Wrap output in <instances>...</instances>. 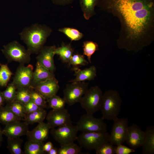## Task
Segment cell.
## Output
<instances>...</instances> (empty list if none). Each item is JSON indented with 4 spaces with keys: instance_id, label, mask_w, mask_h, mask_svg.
<instances>
[{
    "instance_id": "obj_1",
    "label": "cell",
    "mask_w": 154,
    "mask_h": 154,
    "mask_svg": "<svg viewBox=\"0 0 154 154\" xmlns=\"http://www.w3.org/2000/svg\"><path fill=\"white\" fill-rule=\"evenodd\" d=\"M97 6L119 20V49L138 52L154 41V0H99Z\"/></svg>"
},
{
    "instance_id": "obj_2",
    "label": "cell",
    "mask_w": 154,
    "mask_h": 154,
    "mask_svg": "<svg viewBox=\"0 0 154 154\" xmlns=\"http://www.w3.org/2000/svg\"><path fill=\"white\" fill-rule=\"evenodd\" d=\"M52 32L46 25L35 23L24 28L19 35L31 54H37Z\"/></svg>"
},
{
    "instance_id": "obj_3",
    "label": "cell",
    "mask_w": 154,
    "mask_h": 154,
    "mask_svg": "<svg viewBox=\"0 0 154 154\" xmlns=\"http://www.w3.org/2000/svg\"><path fill=\"white\" fill-rule=\"evenodd\" d=\"M122 100L116 90H109L103 94L100 110L104 119H114L117 117L120 110Z\"/></svg>"
},
{
    "instance_id": "obj_4",
    "label": "cell",
    "mask_w": 154,
    "mask_h": 154,
    "mask_svg": "<svg viewBox=\"0 0 154 154\" xmlns=\"http://www.w3.org/2000/svg\"><path fill=\"white\" fill-rule=\"evenodd\" d=\"M1 51L8 62L14 61L25 65L31 60V52L16 40L4 45Z\"/></svg>"
},
{
    "instance_id": "obj_5",
    "label": "cell",
    "mask_w": 154,
    "mask_h": 154,
    "mask_svg": "<svg viewBox=\"0 0 154 154\" xmlns=\"http://www.w3.org/2000/svg\"><path fill=\"white\" fill-rule=\"evenodd\" d=\"M103 94L98 86L88 89L79 102L81 107L87 113L93 115L100 110Z\"/></svg>"
},
{
    "instance_id": "obj_6",
    "label": "cell",
    "mask_w": 154,
    "mask_h": 154,
    "mask_svg": "<svg viewBox=\"0 0 154 154\" xmlns=\"http://www.w3.org/2000/svg\"><path fill=\"white\" fill-rule=\"evenodd\" d=\"M109 134L107 132L82 133L76 140L80 146L88 150H96L108 142Z\"/></svg>"
},
{
    "instance_id": "obj_7",
    "label": "cell",
    "mask_w": 154,
    "mask_h": 154,
    "mask_svg": "<svg viewBox=\"0 0 154 154\" xmlns=\"http://www.w3.org/2000/svg\"><path fill=\"white\" fill-rule=\"evenodd\" d=\"M103 120L102 117L95 118L93 115L86 113L80 117L76 125L82 133L107 132V126Z\"/></svg>"
},
{
    "instance_id": "obj_8",
    "label": "cell",
    "mask_w": 154,
    "mask_h": 154,
    "mask_svg": "<svg viewBox=\"0 0 154 154\" xmlns=\"http://www.w3.org/2000/svg\"><path fill=\"white\" fill-rule=\"evenodd\" d=\"M66 84L63 90V98L69 106L79 103L88 89L89 83L85 81L72 82Z\"/></svg>"
},
{
    "instance_id": "obj_9",
    "label": "cell",
    "mask_w": 154,
    "mask_h": 154,
    "mask_svg": "<svg viewBox=\"0 0 154 154\" xmlns=\"http://www.w3.org/2000/svg\"><path fill=\"white\" fill-rule=\"evenodd\" d=\"M78 130L72 123L51 129L50 133L54 139L61 145L73 143L76 140Z\"/></svg>"
},
{
    "instance_id": "obj_10",
    "label": "cell",
    "mask_w": 154,
    "mask_h": 154,
    "mask_svg": "<svg viewBox=\"0 0 154 154\" xmlns=\"http://www.w3.org/2000/svg\"><path fill=\"white\" fill-rule=\"evenodd\" d=\"M34 67L31 64L27 66L20 64L13 77L12 83L17 90L30 88L33 79Z\"/></svg>"
},
{
    "instance_id": "obj_11",
    "label": "cell",
    "mask_w": 154,
    "mask_h": 154,
    "mask_svg": "<svg viewBox=\"0 0 154 154\" xmlns=\"http://www.w3.org/2000/svg\"><path fill=\"white\" fill-rule=\"evenodd\" d=\"M114 123L110 134H109L108 142L117 145L122 144L125 141L126 133L129 126L128 121L127 118H118L117 117L113 120Z\"/></svg>"
},
{
    "instance_id": "obj_12",
    "label": "cell",
    "mask_w": 154,
    "mask_h": 154,
    "mask_svg": "<svg viewBox=\"0 0 154 154\" xmlns=\"http://www.w3.org/2000/svg\"><path fill=\"white\" fill-rule=\"evenodd\" d=\"M46 118L51 128L72 123L68 110L65 108L51 110L47 114Z\"/></svg>"
},
{
    "instance_id": "obj_13",
    "label": "cell",
    "mask_w": 154,
    "mask_h": 154,
    "mask_svg": "<svg viewBox=\"0 0 154 154\" xmlns=\"http://www.w3.org/2000/svg\"><path fill=\"white\" fill-rule=\"evenodd\" d=\"M145 133L138 126L133 124L128 127L125 141L131 148L136 149L142 146L145 138Z\"/></svg>"
},
{
    "instance_id": "obj_14",
    "label": "cell",
    "mask_w": 154,
    "mask_h": 154,
    "mask_svg": "<svg viewBox=\"0 0 154 154\" xmlns=\"http://www.w3.org/2000/svg\"><path fill=\"white\" fill-rule=\"evenodd\" d=\"M56 48L55 45L44 46L36 57L37 62L52 73L55 70L54 57Z\"/></svg>"
},
{
    "instance_id": "obj_15",
    "label": "cell",
    "mask_w": 154,
    "mask_h": 154,
    "mask_svg": "<svg viewBox=\"0 0 154 154\" xmlns=\"http://www.w3.org/2000/svg\"><path fill=\"white\" fill-rule=\"evenodd\" d=\"M31 87L38 92L46 100L56 95L59 89L58 82L55 77L48 79Z\"/></svg>"
},
{
    "instance_id": "obj_16",
    "label": "cell",
    "mask_w": 154,
    "mask_h": 154,
    "mask_svg": "<svg viewBox=\"0 0 154 154\" xmlns=\"http://www.w3.org/2000/svg\"><path fill=\"white\" fill-rule=\"evenodd\" d=\"M28 125L21 121L12 122L5 125L2 129L3 135L7 137L17 138L27 134Z\"/></svg>"
},
{
    "instance_id": "obj_17",
    "label": "cell",
    "mask_w": 154,
    "mask_h": 154,
    "mask_svg": "<svg viewBox=\"0 0 154 154\" xmlns=\"http://www.w3.org/2000/svg\"><path fill=\"white\" fill-rule=\"evenodd\" d=\"M51 129L47 122H42L38 123L37 126L31 131L29 130L26 135L28 140L44 142L48 138Z\"/></svg>"
},
{
    "instance_id": "obj_18",
    "label": "cell",
    "mask_w": 154,
    "mask_h": 154,
    "mask_svg": "<svg viewBox=\"0 0 154 154\" xmlns=\"http://www.w3.org/2000/svg\"><path fill=\"white\" fill-rule=\"evenodd\" d=\"M74 72V79L70 80L69 82H84L94 80L97 75V70L96 67L92 65L90 67L81 70L77 67L73 69Z\"/></svg>"
},
{
    "instance_id": "obj_19",
    "label": "cell",
    "mask_w": 154,
    "mask_h": 154,
    "mask_svg": "<svg viewBox=\"0 0 154 154\" xmlns=\"http://www.w3.org/2000/svg\"><path fill=\"white\" fill-rule=\"evenodd\" d=\"M54 77H55L54 73L37 62L35 69L33 71L31 87H33L41 82Z\"/></svg>"
},
{
    "instance_id": "obj_20",
    "label": "cell",
    "mask_w": 154,
    "mask_h": 154,
    "mask_svg": "<svg viewBox=\"0 0 154 154\" xmlns=\"http://www.w3.org/2000/svg\"><path fill=\"white\" fill-rule=\"evenodd\" d=\"M145 133L144 142L143 144L142 153H154V126L147 127L145 131Z\"/></svg>"
},
{
    "instance_id": "obj_21",
    "label": "cell",
    "mask_w": 154,
    "mask_h": 154,
    "mask_svg": "<svg viewBox=\"0 0 154 154\" xmlns=\"http://www.w3.org/2000/svg\"><path fill=\"white\" fill-rule=\"evenodd\" d=\"M84 17L89 20L96 14L95 8L97 6L99 0H79Z\"/></svg>"
},
{
    "instance_id": "obj_22",
    "label": "cell",
    "mask_w": 154,
    "mask_h": 154,
    "mask_svg": "<svg viewBox=\"0 0 154 154\" xmlns=\"http://www.w3.org/2000/svg\"><path fill=\"white\" fill-rule=\"evenodd\" d=\"M21 119L6 105L0 109V123L2 124L5 125L14 122L21 121Z\"/></svg>"
},
{
    "instance_id": "obj_23",
    "label": "cell",
    "mask_w": 154,
    "mask_h": 154,
    "mask_svg": "<svg viewBox=\"0 0 154 154\" xmlns=\"http://www.w3.org/2000/svg\"><path fill=\"white\" fill-rule=\"evenodd\" d=\"M44 142L28 140L25 144L24 153L26 154H43Z\"/></svg>"
},
{
    "instance_id": "obj_24",
    "label": "cell",
    "mask_w": 154,
    "mask_h": 154,
    "mask_svg": "<svg viewBox=\"0 0 154 154\" xmlns=\"http://www.w3.org/2000/svg\"><path fill=\"white\" fill-rule=\"evenodd\" d=\"M47 114L46 112L44 109H42L26 114L23 119L28 125L36 123H39L43 122L46 118Z\"/></svg>"
},
{
    "instance_id": "obj_25",
    "label": "cell",
    "mask_w": 154,
    "mask_h": 154,
    "mask_svg": "<svg viewBox=\"0 0 154 154\" xmlns=\"http://www.w3.org/2000/svg\"><path fill=\"white\" fill-rule=\"evenodd\" d=\"M74 50L70 44L63 43L61 46L56 47L55 54L58 55L60 59L64 62L68 63L73 54Z\"/></svg>"
},
{
    "instance_id": "obj_26",
    "label": "cell",
    "mask_w": 154,
    "mask_h": 154,
    "mask_svg": "<svg viewBox=\"0 0 154 154\" xmlns=\"http://www.w3.org/2000/svg\"><path fill=\"white\" fill-rule=\"evenodd\" d=\"M23 140L20 137H7V148L11 154L23 153L21 146Z\"/></svg>"
},
{
    "instance_id": "obj_27",
    "label": "cell",
    "mask_w": 154,
    "mask_h": 154,
    "mask_svg": "<svg viewBox=\"0 0 154 154\" xmlns=\"http://www.w3.org/2000/svg\"><path fill=\"white\" fill-rule=\"evenodd\" d=\"M13 74L7 64H2L0 63V86L7 87Z\"/></svg>"
},
{
    "instance_id": "obj_28",
    "label": "cell",
    "mask_w": 154,
    "mask_h": 154,
    "mask_svg": "<svg viewBox=\"0 0 154 154\" xmlns=\"http://www.w3.org/2000/svg\"><path fill=\"white\" fill-rule=\"evenodd\" d=\"M58 31L64 34L72 41L79 40L84 36L83 34L78 29L73 28L64 27L59 29Z\"/></svg>"
},
{
    "instance_id": "obj_29",
    "label": "cell",
    "mask_w": 154,
    "mask_h": 154,
    "mask_svg": "<svg viewBox=\"0 0 154 154\" xmlns=\"http://www.w3.org/2000/svg\"><path fill=\"white\" fill-rule=\"evenodd\" d=\"M98 46L96 42L92 41L86 40L83 42L82 45L83 53L87 57L90 63H91L92 56L96 51L98 50Z\"/></svg>"
},
{
    "instance_id": "obj_30",
    "label": "cell",
    "mask_w": 154,
    "mask_h": 154,
    "mask_svg": "<svg viewBox=\"0 0 154 154\" xmlns=\"http://www.w3.org/2000/svg\"><path fill=\"white\" fill-rule=\"evenodd\" d=\"M30 88L17 90L16 96L14 101L19 102L24 105L29 102L31 100Z\"/></svg>"
},
{
    "instance_id": "obj_31",
    "label": "cell",
    "mask_w": 154,
    "mask_h": 154,
    "mask_svg": "<svg viewBox=\"0 0 154 154\" xmlns=\"http://www.w3.org/2000/svg\"><path fill=\"white\" fill-rule=\"evenodd\" d=\"M82 147L73 143L61 145L58 149V154H78L81 151Z\"/></svg>"
},
{
    "instance_id": "obj_32",
    "label": "cell",
    "mask_w": 154,
    "mask_h": 154,
    "mask_svg": "<svg viewBox=\"0 0 154 154\" xmlns=\"http://www.w3.org/2000/svg\"><path fill=\"white\" fill-rule=\"evenodd\" d=\"M46 101L49 107L54 110L64 109L66 104L63 98H61L56 94L48 99Z\"/></svg>"
},
{
    "instance_id": "obj_33",
    "label": "cell",
    "mask_w": 154,
    "mask_h": 154,
    "mask_svg": "<svg viewBox=\"0 0 154 154\" xmlns=\"http://www.w3.org/2000/svg\"><path fill=\"white\" fill-rule=\"evenodd\" d=\"M16 115L21 118H24L26 114L25 112L24 105L21 103L15 101L7 103L6 105Z\"/></svg>"
},
{
    "instance_id": "obj_34",
    "label": "cell",
    "mask_w": 154,
    "mask_h": 154,
    "mask_svg": "<svg viewBox=\"0 0 154 154\" xmlns=\"http://www.w3.org/2000/svg\"><path fill=\"white\" fill-rule=\"evenodd\" d=\"M31 100L41 108L44 109L47 107L46 99L38 92L31 87L30 88Z\"/></svg>"
},
{
    "instance_id": "obj_35",
    "label": "cell",
    "mask_w": 154,
    "mask_h": 154,
    "mask_svg": "<svg viewBox=\"0 0 154 154\" xmlns=\"http://www.w3.org/2000/svg\"><path fill=\"white\" fill-rule=\"evenodd\" d=\"M17 90L12 82L8 84L6 89L2 92L5 102L8 103L14 101L16 95Z\"/></svg>"
},
{
    "instance_id": "obj_36",
    "label": "cell",
    "mask_w": 154,
    "mask_h": 154,
    "mask_svg": "<svg viewBox=\"0 0 154 154\" xmlns=\"http://www.w3.org/2000/svg\"><path fill=\"white\" fill-rule=\"evenodd\" d=\"M68 63L69 66H84L89 64V62L86 60L83 55L76 54L72 55Z\"/></svg>"
},
{
    "instance_id": "obj_37",
    "label": "cell",
    "mask_w": 154,
    "mask_h": 154,
    "mask_svg": "<svg viewBox=\"0 0 154 154\" xmlns=\"http://www.w3.org/2000/svg\"><path fill=\"white\" fill-rule=\"evenodd\" d=\"M116 146L108 142L95 150L96 154H115Z\"/></svg>"
},
{
    "instance_id": "obj_38",
    "label": "cell",
    "mask_w": 154,
    "mask_h": 154,
    "mask_svg": "<svg viewBox=\"0 0 154 154\" xmlns=\"http://www.w3.org/2000/svg\"><path fill=\"white\" fill-rule=\"evenodd\" d=\"M135 151L133 149L120 144L116 146L115 153L116 154H129Z\"/></svg>"
},
{
    "instance_id": "obj_39",
    "label": "cell",
    "mask_w": 154,
    "mask_h": 154,
    "mask_svg": "<svg viewBox=\"0 0 154 154\" xmlns=\"http://www.w3.org/2000/svg\"><path fill=\"white\" fill-rule=\"evenodd\" d=\"M24 108L26 114L32 113L43 109L39 107L31 100L24 105Z\"/></svg>"
},
{
    "instance_id": "obj_40",
    "label": "cell",
    "mask_w": 154,
    "mask_h": 154,
    "mask_svg": "<svg viewBox=\"0 0 154 154\" xmlns=\"http://www.w3.org/2000/svg\"><path fill=\"white\" fill-rule=\"evenodd\" d=\"M54 4L64 6L72 3L75 0H50Z\"/></svg>"
},
{
    "instance_id": "obj_41",
    "label": "cell",
    "mask_w": 154,
    "mask_h": 154,
    "mask_svg": "<svg viewBox=\"0 0 154 154\" xmlns=\"http://www.w3.org/2000/svg\"><path fill=\"white\" fill-rule=\"evenodd\" d=\"M53 147L52 143L48 141L44 144L43 146V150L44 152L47 153Z\"/></svg>"
},
{
    "instance_id": "obj_42",
    "label": "cell",
    "mask_w": 154,
    "mask_h": 154,
    "mask_svg": "<svg viewBox=\"0 0 154 154\" xmlns=\"http://www.w3.org/2000/svg\"><path fill=\"white\" fill-rule=\"evenodd\" d=\"M5 103V100L2 92L0 91V109L4 106Z\"/></svg>"
},
{
    "instance_id": "obj_43",
    "label": "cell",
    "mask_w": 154,
    "mask_h": 154,
    "mask_svg": "<svg viewBox=\"0 0 154 154\" xmlns=\"http://www.w3.org/2000/svg\"><path fill=\"white\" fill-rule=\"evenodd\" d=\"M58 149L57 148L53 147L48 152V154H58Z\"/></svg>"
},
{
    "instance_id": "obj_44",
    "label": "cell",
    "mask_w": 154,
    "mask_h": 154,
    "mask_svg": "<svg viewBox=\"0 0 154 154\" xmlns=\"http://www.w3.org/2000/svg\"><path fill=\"white\" fill-rule=\"evenodd\" d=\"M3 133L2 129L0 127V146L1 145L3 141Z\"/></svg>"
}]
</instances>
